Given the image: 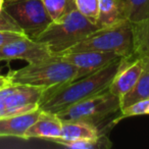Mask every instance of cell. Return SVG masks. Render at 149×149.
Wrapping results in <instances>:
<instances>
[{"instance_id": "44dd1931", "label": "cell", "mask_w": 149, "mask_h": 149, "mask_svg": "<svg viewBox=\"0 0 149 149\" xmlns=\"http://www.w3.org/2000/svg\"><path fill=\"white\" fill-rule=\"evenodd\" d=\"M0 31H11V32H17V33L25 34L23 32V30L19 27V25L3 9L0 13Z\"/></svg>"}, {"instance_id": "3957f363", "label": "cell", "mask_w": 149, "mask_h": 149, "mask_svg": "<svg viewBox=\"0 0 149 149\" xmlns=\"http://www.w3.org/2000/svg\"><path fill=\"white\" fill-rule=\"evenodd\" d=\"M96 29L94 22L74 9L58 21L51 22L34 40L45 43L52 53L57 55L70 49Z\"/></svg>"}, {"instance_id": "d4e9b609", "label": "cell", "mask_w": 149, "mask_h": 149, "mask_svg": "<svg viewBox=\"0 0 149 149\" xmlns=\"http://www.w3.org/2000/svg\"><path fill=\"white\" fill-rule=\"evenodd\" d=\"M3 3H4V0H0V13L3 9Z\"/></svg>"}, {"instance_id": "2e32d148", "label": "cell", "mask_w": 149, "mask_h": 149, "mask_svg": "<svg viewBox=\"0 0 149 149\" xmlns=\"http://www.w3.org/2000/svg\"><path fill=\"white\" fill-rule=\"evenodd\" d=\"M43 4L52 22L58 21L77 9L76 0H43Z\"/></svg>"}, {"instance_id": "6da1fadb", "label": "cell", "mask_w": 149, "mask_h": 149, "mask_svg": "<svg viewBox=\"0 0 149 149\" xmlns=\"http://www.w3.org/2000/svg\"><path fill=\"white\" fill-rule=\"evenodd\" d=\"M122 59L123 57H118L93 74L44 90L39 109L57 113L81 100L108 90Z\"/></svg>"}, {"instance_id": "d6986e66", "label": "cell", "mask_w": 149, "mask_h": 149, "mask_svg": "<svg viewBox=\"0 0 149 149\" xmlns=\"http://www.w3.org/2000/svg\"><path fill=\"white\" fill-rule=\"evenodd\" d=\"M100 0H76L77 9L90 21L95 23Z\"/></svg>"}, {"instance_id": "9a60e30c", "label": "cell", "mask_w": 149, "mask_h": 149, "mask_svg": "<svg viewBox=\"0 0 149 149\" xmlns=\"http://www.w3.org/2000/svg\"><path fill=\"white\" fill-rule=\"evenodd\" d=\"M145 99H149V70L144 68L136 84L120 97V109Z\"/></svg>"}, {"instance_id": "5bb4252c", "label": "cell", "mask_w": 149, "mask_h": 149, "mask_svg": "<svg viewBox=\"0 0 149 149\" xmlns=\"http://www.w3.org/2000/svg\"><path fill=\"white\" fill-rule=\"evenodd\" d=\"M133 58H149V17L132 23Z\"/></svg>"}, {"instance_id": "277c9868", "label": "cell", "mask_w": 149, "mask_h": 149, "mask_svg": "<svg viewBox=\"0 0 149 149\" xmlns=\"http://www.w3.org/2000/svg\"><path fill=\"white\" fill-rule=\"evenodd\" d=\"M68 50H94L133 57L132 22L126 19L110 27L97 28Z\"/></svg>"}, {"instance_id": "7a4b0ae2", "label": "cell", "mask_w": 149, "mask_h": 149, "mask_svg": "<svg viewBox=\"0 0 149 149\" xmlns=\"http://www.w3.org/2000/svg\"><path fill=\"white\" fill-rule=\"evenodd\" d=\"M11 83L43 88L44 90L72 81L77 78V70L60 56L41 61L28 63L15 70H9L6 74Z\"/></svg>"}, {"instance_id": "8fae6325", "label": "cell", "mask_w": 149, "mask_h": 149, "mask_svg": "<svg viewBox=\"0 0 149 149\" xmlns=\"http://www.w3.org/2000/svg\"><path fill=\"white\" fill-rule=\"evenodd\" d=\"M41 110H36L26 113L0 118V137H17L25 139V134L29 127L37 120Z\"/></svg>"}, {"instance_id": "52a82bcc", "label": "cell", "mask_w": 149, "mask_h": 149, "mask_svg": "<svg viewBox=\"0 0 149 149\" xmlns=\"http://www.w3.org/2000/svg\"><path fill=\"white\" fill-rule=\"evenodd\" d=\"M53 55L45 43L31 39L28 36H23L0 47V61L19 59L34 63L48 59Z\"/></svg>"}, {"instance_id": "5b68a950", "label": "cell", "mask_w": 149, "mask_h": 149, "mask_svg": "<svg viewBox=\"0 0 149 149\" xmlns=\"http://www.w3.org/2000/svg\"><path fill=\"white\" fill-rule=\"evenodd\" d=\"M3 10L31 39H36L52 22L43 0H4Z\"/></svg>"}, {"instance_id": "e0dca14e", "label": "cell", "mask_w": 149, "mask_h": 149, "mask_svg": "<svg viewBox=\"0 0 149 149\" xmlns=\"http://www.w3.org/2000/svg\"><path fill=\"white\" fill-rule=\"evenodd\" d=\"M54 143L70 149H96V148H109L111 143L103 135L93 139H81L74 141H61L58 140Z\"/></svg>"}, {"instance_id": "30bf717a", "label": "cell", "mask_w": 149, "mask_h": 149, "mask_svg": "<svg viewBox=\"0 0 149 149\" xmlns=\"http://www.w3.org/2000/svg\"><path fill=\"white\" fill-rule=\"evenodd\" d=\"M62 120L56 113L40 111L37 120L29 127L25 134V140L32 138H43L52 141L60 137Z\"/></svg>"}, {"instance_id": "7402d4cb", "label": "cell", "mask_w": 149, "mask_h": 149, "mask_svg": "<svg viewBox=\"0 0 149 149\" xmlns=\"http://www.w3.org/2000/svg\"><path fill=\"white\" fill-rule=\"evenodd\" d=\"M26 36L23 33H17V32H11V31H0V47L9 42L13 41L15 39Z\"/></svg>"}, {"instance_id": "ba28073f", "label": "cell", "mask_w": 149, "mask_h": 149, "mask_svg": "<svg viewBox=\"0 0 149 149\" xmlns=\"http://www.w3.org/2000/svg\"><path fill=\"white\" fill-rule=\"evenodd\" d=\"M57 55L76 68L77 70L76 79L93 74L109 64L114 59L122 57L114 53H106L94 50H76V51L68 50Z\"/></svg>"}, {"instance_id": "4fadbf2b", "label": "cell", "mask_w": 149, "mask_h": 149, "mask_svg": "<svg viewBox=\"0 0 149 149\" xmlns=\"http://www.w3.org/2000/svg\"><path fill=\"white\" fill-rule=\"evenodd\" d=\"M128 19L126 6L123 0H100L95 24L97 28L116 25Z\"/></svg>"}, {"instance_id": "ac0fdd59", "label": "cell", "mask_w": 149, "mask_h": 149, "mask_svg": "<svg viewBox=\"0 0 149 149\" xmlns=\"http://www.w3.org/2000/svg\"><path fill=\"white\" fill-rule=\"evenodd\" d=\"M126 6L127 17L135 23L149 17V0H123Z\"/></svg>"}, {"instance_id": "ffe728a7", "label": "cell", "mask_w": 149, "mask_h": 149, "mask_svg": "<svg viewBox=\"0 0 149 149\" xmlns=\"http://www.w3.org/2000/svg\"><path fill=\"white\" fill-rule=\"evenodd\" d=\"M123 118H129V116H137L149 114V99L141 100L126 108L120 109Z\"/></svg>"}, {"instance_id": "603a6c76", "label": "cell", "mask_w": 149, "mask_h": 149, "mask_svg": "<svg viewBox=\"0 0 149 149\" xmlns=\"http://www.w3.org/2000/svg\"><path fill=\"white\" fill-rule=\"evenodd\" d=\"M8 83H10V81H9V79L7 78V76H1V74H0V88L6 86Z\"/></svg>"}, {"instance_id": "9c48e42d", "label": "cell", "mask_w": 149, "mask_h": 149, "mask_svg": "<svg viewBox=\"0 0 149 149\" xmlns=\"http://www.w3.org/2000/svg\"><path fill=\"white\" fill-rule=\"evenodd\" d=\"M143 70H144L143 59L123 57L120 68L112 79L108 90L118 97L123 96L136 84Z\"/></svg>"}, {"instance_id": "7c38bea8", "label": "cell", "mask_w": 149, "mask_h": 149, "mask_svg": "<svg viewBox=\"0 0 149 149\" xmlns=\"http://www.w3.org/2000/svg\"><path fill=\"white\" fill-rule=\"evenodd\" d=\"M101 135L95 124L87 120H62V128L60 137L52 140V142L61 141H74L81 139H93Z\"/></svg>"}, {"instance_id": "cb8c5ba5", "label": "cell", "mask_w": 149, "mask_h": 149, "mask_svg": "<svg viewBox=\"0 0 149 149\" xmlns=\"http://www.w3.org/2000/svg\"><path fill=\"white\" fill-rule=\"evenodd\" d=\"M143 62H144V68L149 70V58H146V59H143Z\"/></svg>"}, {"instance_id": "8992f818", "label": "cell", "mask_w": 149, "mask_h": 149, "mask_svg": "<svg viewBox=\"0 0 149 149\" xmlns=\"http://www.w3.org/2000/svg\"><path fill=\"white\" fill-rule=\"evenodd\" d=\"M118 110L120 111V97L106 90L72 104L56 114L62 120H82L96 125Z\"/></svg>"}]
</instances>
